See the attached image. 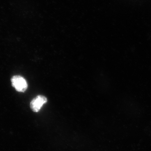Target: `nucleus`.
I'll list each match as a JSON object with an SVG mask.
<instances>
[{
    "label": "nucleus",
    "mask_w": 151,
    "mask_h": 151,
    "mask_svg": "<svg viewBox=\"0 0 151 151\" xmlns=\"http://www.w3.org/2000/svg\"><path fill=\"white\" fill-rule=\"evenodd\" d=\"M12 86L17 92H24L27 89L28 84L26 80L22 76H14L11 78Z\"/></svg>",
    "instance_id": "f257e3e1"
},
{
    "label": "nucleus",
    "mask_w": 151,
    "mask_h": 151,
    "mask_svg": "<svg viewBox=\"0 0 151 151\" xmlns=\"http://www.w3.org/2000/svg\"><path fill=\"white\" fill-rule=\"evenodd\" d=\"M47 102L46 97L42 95H39L34 98L30 104V108L34 112L40 111L44 104Z\"/></svg>",
    "instance_id": "f03ea898"
}]
</instances>
